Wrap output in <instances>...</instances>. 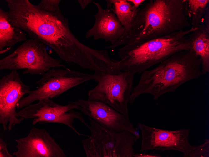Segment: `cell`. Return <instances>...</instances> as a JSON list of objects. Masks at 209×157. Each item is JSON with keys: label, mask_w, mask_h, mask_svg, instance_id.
Returning a JSON list of instances; mask_svg holds the SVG:
<instances>
[{"label": "cell", "mask_w": 209, "mask_h": 157, "mask_svg": "<svg viewBox=\"0 0 209 157\" xmlns=\"http://www.w3.org/2000/svg\"><path fill=\"white\" fill-rule=\"evenodd\" d=\"M184 1L150 0L140 9L115 46L163 37L189 27L191 24L184 13Z\"/></svg>", "instance_id": "cell-1"}, {"label": "cell", "mask_w": 209, "mask_h": 157, "mask_svg": "<svg viewBox=\"0 0 209 157\" xmlns=\"http://www.w3.org/2000/svg\"><path fill=\"white\" fill-rule=\"evenodd\" d=\"M201 60L191 50L178 52L155 67L144 71L133 87L129 103L143 94H150L156 100L167 93L174 92L184 83L203 75Z\"/></svg>", "instance_id": "cell-2"}, {"label": "cell", "mask_w": 209, "mask_h": 157, "mask_svg": "<svg viewBox=\"0 0 209 157\" xmlns=\"http://www.w3.org/2000/svg\"><path fill=\"white\" fill-rule=\"evenodd\" d=\"M190 28L168 35L124 45L118 52L121 71L140 73L180 51L189 50Z\"/></svg>", "instance_id": "cell-3"}, {"label": "cell", "mask_w": 209, "mask_h": 157, "mask_svg": "<svg viewBox=\"0 0 209 157\" xmlns=\"http://www.w3.org/2000/svg\"><path fill=\"white\" fill-rule=\"evenodd\" d=\"M88 118L90 135L82 141L87 157H133L139 138L129 132L108 130Z\"/></svg>", "instance_id": "cell-4"}, {"label": "cell", "mask_w": 209, "mask_h": 157, "mask_svg": "<svg viewBox=\"0 0 209 157\" xmlns=\"http://www.w3.org/2000/svg\"><path fill=\"white\" fill-rule=\"evenodd\" d=\"M134 75L122 71L115 73L94 72L93 79L97 85L88 91L87 100L102 102L130 119L128 105Z\"/></svg>", "instance_id": "cell-5"}, {"label": "cell", "mask_w": 209, "mask_h": 157, "mask_svg": "<svg viewBox=\"0 0 209 157\" xmlns=\"http://www.w3.org/2000/svg\"><path fill=\"white\" fill-rule=\"evenodd\" d=\"M58 68H67L59 60L50 56L45 44L31 38L0 60V70L24 69L23 74L43 75L51 69Z\"/></svg>", "instance_id": "cell-6"}, {"label": "cell", "mask_w": 209, "mask_h": 157, "mask_svg": "<svg viewBox=\"0 0 209 157\" xmlns=\"http://www.w3.org/2000/svg\"><path fill=\"white\" fill-rule=\"evenodd\" d=\"M93 74L69 69L54 68L47 71L36 82L37 88L18 102L17 109H21L34 102L43 99H52L69 90L93 79Z\"/></svg>", "instance_id": "cell-7"}, {"label": "cell", "mask_w": 209, "mask_h": 157, "mask_svg": "<svg viewBox=\"0 0 209 157\" xmlns=\"http://www.w3.org/2000/svg\"><path fill=\"white\" fill-rule=\"evenodd\" d=\"M38 102L31 104L17 112L18 118L33 119L32 124L34 126L48 123H56L64 125L74 131L78 135L86 136L79 132L74 126V119H77L87 127L89 124L81 113L74 109L78 106L72 102L63 105L54 102L52 99H43Z\"/></svg>", "instance_id": "cell-8"}, {"label": "cell", "mask_w": 209, "mask_h": 157, "mask_svg": "<svg viewBox=\"0 0 209 157\" xmlns=\"http://www.w3.org/2000/svg\"><path fill=\"white\" fill-rule=\"evenodd\" d=\"M138 124L142 135L141 151L173 150L182 153L183 157H188L189 153L196 148L189 141L190 129L168 130L139 122Z\"/></svg>", "instance_id": "cell-9"}, {"label": "cell", "mask_w": 209, "mask_h": 157, "mask_svg": "<svg viewBox=\"0 0 209 157\" xmlns=\"http://www.w3.org/2000/svg\"><path fill=\"white\" fill-rule=\"evenodd\" d=\"M30 89L17 71H10L0 79V124L3 131H11L24 120L16 116V110L19 102Z\"/></svg>", "instance_id": "cell-10"}, {"label": "cell", "mask_w": 209, "mask_h": 157, "mask_svg": "<svg viewBox=\"0 0 209 157\" xmlns=\"http://www.w3.org/2000/svg\"><path fill=\"white\" fill-rule=\"evenodd\" d=\"M72 102L78 110L105 128L113 131L129 132L139 138V131L130 119L106 104L99 101L78 99Z\"/></svg>", "instance_id": "cell-11"}, {"label": "cell", "mask_w": 209, "mask_h": 157, "mask_svg": "<svg viewBox=\"0 0 209 157\" xmlns=\"http://www.w3.org/2000/svg\"><path fill=\"white\" fill-rule=\"evenodd\" d=\"M16 157H66L64 151L45 129L33 127L26 136L14 139Z\"/></svg>", "instance_id": "cell-12"}, {"label": "cell", "mask_w": 209, "mask_h": 157, "mask_svg": "<svg viewBox=\"0 0 209 157\" xmlns=\"http://www.w3.org/2000/svg\"><path fill=\"white\" fill-rule=\"evenodd\" d=\"M97 8L94 15L95 21L92 27L85 34L86 38L92 37L94 40L103 39L115 44L125 33V29L114 13L113 8L103 9L98 3L93 2Z\"/></svg>", "instance_id": "cell-13"}, {"label": "cell", "mask_w": 209, "mask_h": 157, "mask_svg": "<svg viewBox=\"0 0 209 157\" xmlns=\"http://www.w3.org/2000/svg\"><path fill=\"white\" fill-rule=\"evenodd\" d=\"M27 34L10 22L8 11L0 8V54L10 50L17 43L27 39Z\"/></svg>", "instance_id": "cell-14"}, {"label": "cell", "mask_w": 209, "mask_h": 157, "mask_svg": "<svg viewBox=\"0 0 209 157\" xmlns=\"http://www.w3.org/2000/svg\"><path fill=\"white\" fill-rule=\"evenodd\" d=\"M191 49L200 59L203 75L209 72V29L203 24L200 25L189 35Z\"/></svg>", "instance_id": "cell-15"}, {"label": "cell", "mask_w": 209, "mask_h": 157, "mask_svg": "<svg viewBox=\"0 0 209 157\" xmlns=\"http://www.w3.org/2000/svg\"><path fill=\"white\" fill-rule=\"evenodd\" d=\"M112 8L125 30L134 21L140 10L135 8L127 0H113Z\"/></svg>", "instance_id": "cell-16"}, {"label": "cell", "mask_w": 209, "mask_h": 157, "mask_svg": "<svg viewBox=\"0 0 209 157\" xmlns=\"http://www.w3.org/2000/svg\"><path fill=\"white\" fill-rule=\"evenodd\" d=\"M209 0H184V12L191 19V27L196 28L202 23L206 9Z\"/></svg>", "instance_id": "cell-17"}, {"label": "cell", "mask_w": 209, "mask_h": 157, "mask_svg": "<svg viewBox=\"0 0 209 157\" xmlns=\"http://www.w3.org/2000/svg\"><path fill=\"white\" fill-rule=\"evenodd\" d=\"M209 139H206L201 144L189 153L188 157H209Z\"/></svg>", "instance_id": "cell-18"}, {"label": "cell", "mask_w": 209, "mask_h": 157, "mask_svg": "<svg viewBox=\"0 0 209 157\" xmlns=\"http://www.w3.org/2000/svg\"><path fill=\"white\" fill-rule=\"evenodd\" d=\"M60 1V0H42L38 5L46 11L54 12L59 8Z\"/></svg>", "instance_id": "cell-19"}, {"label": "cell", "mask_w": 209, "mask_h": 157, "mask_svg": "<svg viewBox=\"0 0 209 157\" xmlns=\"http://www.w3.org/2000/svg\"><path fill=\"white\" fill-rule=\"evenodd\" d=\"M9 152L7 144L1 138H0V157H13Z\"/></svg>", "instance_id": "cell-20"}, {"label": "cell", "mask_w": 209, "mask_h": 157, "mask_svg": "<svg viewBox=\"0 0 209 157\" xmlns=\"http://www.w3.org/2000/svg\"><path fill=\"white\" fill-rule=\"evenodd\" d=\"M202 24L209 29V4L206 9L203 18Z\"/></svg>", "instance_id": "cell-21"}, {"label": "cell", "mask_w": 209, "mask_h": 157, "mask_svg": "<svg viewBox=\"0 0 209 157\" xmlns=\"http://www.w3.org/2000/svg\"><path fill=\"white\" fill-rule=\"evenodd\" d=\"M161 156L157 154L148 153L146 152H144L143 153H135L133 157H161Z\"/></svg>", "instance_id": "cell-22"}, {"label": "cell", "mask_w": 209, "mask_h": 157, "mask_svg": "<svg viewBox=\"0 0 209 157\" xmlns=\"http://www.w3.org/2000/svg\"><path fill=\"white\" fill-rule=\"evenodd\" d=\"M92 0H77V1L79 3L81 8L84 10L86 7L89 3L93 2Z\"/></svg>", "instance_id": "cell-23"}, {"label": "cell", "mask_w": 209, "mask_h": 157, "mask_svg": "<svg viewBox=\"0 0 209 157\" xmlns=\"http://www.w3.org/2000/svg\"><path fill=\"white\" fill-rule=\"evenodd\" d=\"M131 3L135 8H138V7L143 3L146 1L145 0H127Z\"/></svg>", "instance_id": "cell-24"}]
</instances>
